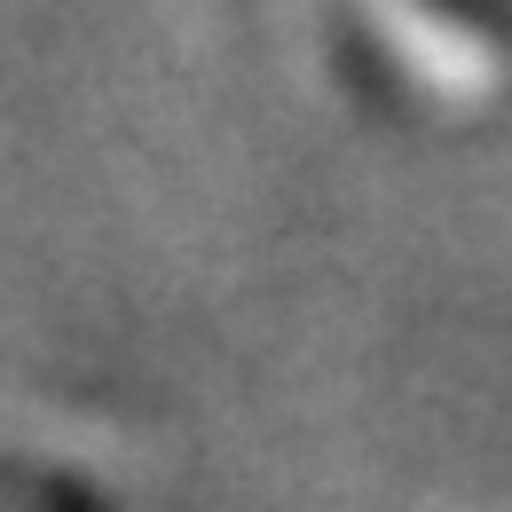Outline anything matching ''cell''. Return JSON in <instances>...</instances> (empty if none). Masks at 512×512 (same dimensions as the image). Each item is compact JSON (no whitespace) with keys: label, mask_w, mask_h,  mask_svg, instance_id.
<instances>
[]
</instances>
